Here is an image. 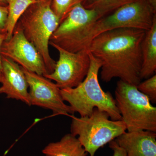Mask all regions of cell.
<instances>
[{"label":"cell","mask_w":156,"mask_h":156,"mask_svg":"<svg viewBox=\"0 0 156 156\" xmlns=\"http://www.w3.org/2000/svg\"><path fill=\"white\" fill-rule=\"evenodd\" d=\"M6 40L5 34H0V76L2 77V55H1V48L4 42Z\"/></svg>","instance_id":"21"},{"label":"cell","mask_w":156,"mask_h":156,"mask_svg":"<svg viewBox=\"0 0 156 156\" xmlns=\"http://www.w3.org/2000/svg\"><path fill=\"white\" fill-rule=\"evenodd\" d=\"M85 0H52L51 7L61 23L75 6Z\"/></svg>","instance_id":"17"},{"label":"cell","mask_w":156,"mask_h":156,"mask_svg":"<svg viewBox=\"0 0 156 156\" xmlns=\"http://www.w3.org/2000/svg\"><path fill=\"white\" fill-rule=\"evenodd\" d=\"M8 14V6L0 5V34H5L6 37Z\"/></svg>","instance_id":"19"},{"label":"cell","mask_w":156,"mask_h":156,"mask_svg":"<svg viewBox=\"0 0 156 156\" xmlns=\"http://www.w3.org/2000/svg\"><path fill=\"white\" fill-rule=\"evenodd\" d=\"M101 17L93 9H86L79 4L71 9L59 23L50 42L58 45L79 32L85 26Z\"/></svg>","instance_id":"11"},{"label":"cell","mask_w":156,"mask_h":156,"mask_svg":"<svg viewBox=\"0 0 156 156\" xmlns=\"http://www.w3.org/2000/svg\"><path fill=\"white\" fill-rule=\"evenodd\" d=\"M1 53L2 56L10 58L27 70L44 76L49 74L41 56L26 37L18 23L11 38L3 43Z\"/></svg>","instance_id":"9"},{"label":"cell","mask_w":156,"mask_h":156,"mask_svg":"<svg viewBox=\"0 0 156 156\" xmlns=\"http://www.w3.org/2000/svg\"><path fill=\"white\" fill-rule=\"evenodd\" d=\"M45 156H87L88 153L76 136L70 133L59 141L51 142L42 150Z\"/></svg>","instance_id":"14"},{"label":"cell","mask_w":156,"mask_h":156,"mask_svg":"<svg viewBox=\"0 0 156 156\" xmlns=\"http://www.w3.org/2000/svg\"><path fill=\"white\" fill-rule=\"evenodd\" d=\"M2 81V77L0 76V83H1Z\"/></svg>","instance_id":"24"},{"label":"cell","mask_w":156,"mask_h":156,"mask_svg":"<svg viewBox=\"0 0 156 156\" xmlns=\"http://www.w3.org/2000/svg\"><path fill=\"white\" fill-rule=\"evenodd\" d=\"M35 1H36V2H37V1H40V0H35Z\"/></svg>","instance_id":"25"},{"label":"cell","mask_w":156,"mask_h":156,"mask_svg":"<svg viewBox=\"0 0 156 156\" xmlns=\"http://www.w3.org/2000/svg\"><path fill=\"white\" fill-rule=\"evenodd\" d=\"M137 1L138 0H85L82 5L86 9L97 11L102 17L124 5Z\"/></svg>","instance_id":"16"},{"label":"cell","mask_w":156,"mask_h":156,"mask_svg":"<svg viewBox=\"0 0 156 156\" xmlns=\"http://www.w3.org/2000/svg\"><path fill=\"white\" fill-rule=\"evenodd\" d=\"M89 53L91 63L87 76L76 87L60 89L62 99L81 117L90 115L97 108L107 113L112 120H122L115 98L110 92H105L99 84L98 75L101 62Z\"/></svg>","instance_id":"3"},{"label":"cell","mask_w":156,"mask_h":156,"mask_svg":"<svg viewBox=\"0 0 156 156\" xmlns=\"http://www.w3.org/2000/svg\"><path fill=\"white\" fill-rule=\"evenodd\" d=\"M127 156H156V132L127 131L115 140Z\"/></svg>","instance_id":"12"},{"label":"cell","mask_w":156,"mask_h":156,"mask_svg":"<svg viewBox=\"0 0 156 156\" xmlns=\"http://www.w3.org/2000/svg\"><path fill=\"white\" fill-rule=\"evenodd\" d=\"M155 17L156 11L147 0H138L124 5L89 23L58 46L76 53L86 49L95 37L108 31L122 28L147 31L151 28Z\"/></svg>","instance_id":"2"},{"label":"cell","mask_w":156,"mask_h":156,"mask_svg":"<svg viewBox=\"0 0 156 156\" xmlns=\"http://www.w3.org/2000/svg\"><path fill=\"white\" fill-rule=\"evenodd\" d=\"M71 134L78 139L90 156L127 131L122 120L109 119L108 114L97 108L90 115L77 117L71 116Z\"/></svg>","instance_id":"5"},{"label":"cell","mask_w":156,"mask_h":156,"mask_svg":"<svg viewBox=\"0 0 156 156\" xmlns=\"http://www.w3.org/2000/svg\"><path fill=\"white\" fill-rule=\"evenodd\" d=\"M22 69L29 88L30 106L50 110L54 114L70 116L74 115L75 112L71 107L65 103L60 89L56 83L44 76Z\"/></svg>","instance_id":"8"},{"label":"cell","mask_w":156,"mask_h":156,"mask_svg":"<svg viewBox=\"0 0 156 156\" xmlns=\"http://www.w3.org/2000/svg\"><path fill=\"white\" fill-rule=\"evenodd\" d=\"M0 5L8 6L7 0H0Z\"/></svg>","instance_id":"23"},{"label":"cell","mask_w":156,"mask_h":156,"mask_svg":"<svg viewBox=\"0 0 156 156\" xmlns=\"http://www.w3.org/2000/svg\"><path fill=\"white\" fill-rule=\"evenodd\" d=\"M109 147L113 151L112 156H127L125 151L118 145L115 140L109 143Z\"/></svg>","instance_id":"20"},{"label":"cell","mask_w":156,"mask_h":156,"mask_svg":"<svg viewBox=\"0 0 156 156\" xmlns=\"http://www.w3.org/2000/svg\"><path fill=\"white\" fill-rule=\"evenodd\" d=\"M2 83L0 94L10 99L20 101L30 106L28 85L22 67L15 62L2 56Z\"/></svg>","instance_id":"10"},{"label":"cell","mask_w":156,"mask_h":156,"mask_svg":"<svg viewBox=\"0 0 156 156\" xmlns=\"http://www.w3.org/2000/svg\"><path fill=\"white\" fill-rule=\"evenodd\" d=\"M49 44L58 51L59 58L53 72L44 76L55 81L60 89L76 87L89 72L91 63L89 51L84 49L73 53L50 42Z\"/></svg>","instance_id":"7"},{"label":"cell","mask_w":156,"mask_h":156,"mask_svg":"<svg viewBox=\"0 0 156 156\" xmlns=\"http://www.w3.org/2000/svg\"><path fill=\"white\" fill-rule=\"evenodd\" d=\"M115 95L117 108L127 131L156 132V108L136 86L119 80Z\"/></svg>","instance_id":"6"},{"label":"cell","mask_w":156,"mask_h":156,"mask_svg":"<svg viewBox=\"0 0 156 156\" xmlns=\"http://www.w3.org/2000/svg\"><path fill=\"white\" fill-rule=\"evenodd\" d=\"M153 8L156 11V0H147Z\"/></svg>","instance_id":"22"},{"label":"cell","mask_w":156,"mask_h":156,"mask_svg":"<svg viewBox=\"0 0 156 156\" xmlns=\"http://www.w3.org/2000/svg\"><path fill=\"white\" fill-rule=\"evenodd\" d=\"M51 4L52 0L37 1L27 8L17 22L41 56L49 74L53 72L56 64L50 56L49 43L60 23Z\"/></svg>","instance_id":"4"},{"label":"cell","mask_w":156,"mask_h":156,"mask_svg":"<svg viewBox=\"0 0 156 156\" xmlns=\"http://www.w3.org/2000/svg\"><path fill=\"white\" fill-rule=\"evenodd\" d=\"M8 14L5 41L11 38L18 20L30 5L36 2L35 0H7Z\"/></svg>","instance_id":"15"},{"label":"cell","mask_w":156,"mask_h":156,"mask_svg":"<svg viewBox=\"0 0 156 156\" xmlns=\"http://www.w3.org/2000/svg\"><path fill=\"white\" fill-rule=\"evenodd\" d=\"M146 31L122 28L101 34L86 49L101 62V78L105 82L118 78L137 86L141 82V46Z\"/></svg>","instance_id":"1"},{"label":"cell","mask_w":156,"mask_h":156,"mask_svg":"<svg viewBox=\"0 0 156 156\" xmlns=\"http://www.w3.org/2000/svg\"><path fill=\"white\" fill-rule=\"evenodd\" d=\"M142 63L140 78L147 79L156 74V17L151 28L146 32L141 46Z\"/></svg>","instance_id":"13"},{"label":"cell","mask_w":156,"mask_h":156,"mask_svg":"<svg viewBox=\"0 0 156 156\" xmlns=\"http://www.w3.org/2000/svg\"><path fill=\"white\" fill-rule=\"evenodd\" d=\"M140 92L147 96L152 103L156 102V75L152 76L136 86Z\"/></svg>","instance_id":"18"}]
</instances>
